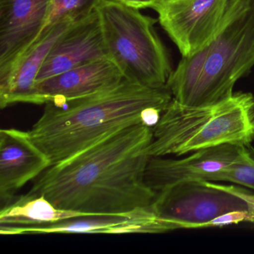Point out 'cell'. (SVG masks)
Masks as SVG:
<instances>
[{
	"instance_id": "cell-9",
	"label": "cell",
	"mask_w": 254,
	"mask_h": 254,
	"mask_svg": "<svg viewBox=\"0 0 254 254\" xmlns=\"http://www.w3.org/2000/svg\"><path fill=\"white\" fill-rule=\"evenodd\" d=\"M51 0H0V78L41 36Z\"/></svg>"
},
{
	"instance_id": "cell-11",
	"label": "cell",
	"mask_w": 254,
	"mask_h": 254,
	"mask_svg": "<svg viewBox=\"0 0 254 254\" xmlns=\"http://www.w3.org/2000/svg\"><path fill=\"white\" fill-rule=\"evenodd\" d=\"M52 166L47 154L32 141L29 131L0 130V200L11 203L14 194Z\"/></svg>"
},
{
	"instance_id": "cell-13",
	"label": "cell",
	"mask_w": 254,
	"mask_h": 254,
	"mask_svg": "<svg viewBox=\"0 0 254 254\" xmlns=\"http://www.w3.org/2000/svg\"><path fill=\"white\" fill-rule=\"evenodd\" d=\"M124 79L114 62L104 59L37 83L36 93L39 105L59 103L99 93Z\"/></svg>"
},
{
	"instance_id": "cell-14",
	"label": "cell",
	"mask_w": 254,
	"mask_h": 254,
	"mask_svg": "<svg viewBox=\"0 0 254 254\" xmlns=\"http://www.w3.org/2000/svg\"><path fill=\"white\" fill-rule=\"evenodd\" d=\"M75 22H62L52 28L20 57L5 76L0 78L2 109L15 103L39 105L36 93L38 74L53 45Z\"/></svg>"
},
{
	"instance_id": "cell-3",
	"label": "cell",
	"mask_w": 254,
	"mask_h": 254,
	"mask_svg": "<svg viewBox=\"0 0 254 254\" xmlns=\"http://www.w3.org/2000/svg\"><path fill=\"white\" fill-rule=\"evenodd\" d=\"M254 66V0H232L212 39L182 57L167 82L173 99L187 106L213 105Z\"/></svg>"
},
{
	"instance_id": "cell-8",
	"label": "cell",
	"mask_w": 254,
	"mask_h": 254,
	"mask_svg": "<svg viewBox=\"0 0 254 254\" xmlns=\"http://www.w3.org/2000/svg\"><path fill=\"white\" fill-rule=\"evenodd\" d=\"M252 160L247 145L234 144L197 150L181 159L151 157L145 170V182L157 192L180 183L213 181L223 171Z\"/></svg>"
},
{
	"instance_id": "cell-19",
	"label": "cell",
	"mask_w": 254,
	"mask_h": 254,
	"mask_svg": "<svg viewBox=\"0 0 254 254\" xmlns=\"http://www.w3.org/2000/svg\"><path fill=\"white\" fill-rule=\"evenodd\" d=\"M164 111L155 107L145 108L141 113V123L153 128L160 121Z\"/></svg>"
},
{
	"instance_id": "cell-20",
	"label": "cell",
	"mask_w": 254,
	"mask_h": 254,
	"mask_svg": "<svg viewBox=\"0 0 254 254\" xmlns=\"http://www.w3.org/2000/svg\"><path fill=\"white\" fill-rule=\"evenodd\" d=\"M120 3L124 4L127 6L136 8V9H145V8H153L154 6L162 2L163 0H116Z\"/></svg>"
},
{
	"instance_id": "cell-10",
	"label": "cell",
	"mask_w": 254,
	"mask_h": 254,
	"mask_svg": "<svg viewBox=\"0 0 254 254\" xmlns=\"http://www.w3.org/2000/svg\"><path fill=\"white\" fill-rule=\"evenodd\" d=\"M177 230L172 221L159 217L151 206L126 213L92 215L39 227L0 226L3 236L40 233H162Z\"/></svg>"
},
{
	"instance_id": "cell-2",
	"label": "cell",
	"mask_w": 254,
	"mask_h": 254,
	"mask_svg": "<svg viewBox=\"0 0 254 254\" xmlns=\"http://www.w3.org/2000/svg\"><path fill=\"white\" fill-rule=\"evenodd\" d=\"M172 99L167 87L150 88L125 78L90 96L48 102L29 133L53 166L119 130L140 124L145 108L166 111Z\"/></svg>"
},
{
	"instance_id": "cell-16",
	"label": "cell",
	"mask_w": 254,
	"mask_h": 254,
	"mask_svg": "<svg viewBox=\"0 0 254 254\" xmlns=\"http://www.w3.org/2000/svg\"><path fill=\"white\" fill-rule=\"evenodd\" d=\"M104 1L105 0H51L47 22L40 38L62 22L78 21L88 17L97 11Z\"/></svg>"
},
{
	"instance_id": "cell-1",
	"label": "cell",
	"mask_w": 254,
	"mask_h": 254,
	"mask_svg": "<svg viewBox=\"0 0 254 254\" xmlns=\"http://www.w3.org/2000/svg\"><path fill=\"white\" fill-rule=\"evenodd\" d=\"M152 138V128L141 123L119 130L50 166L28 194L45 196L62 209L93 215L149 207L156 197L145 179Z\"/></svg>"
},
{
	"instance_id": "cell-5",
	"label": "cell",
	"mask_w": 254,
	"mask_h": 254,
	"mask_svg": "<svg viewBox=\"0 0 254 254\" xmlns=\"http://www.w3.org/2000/svg\"><path fill=\"white\" fill-rule=\"evenodd\" d=\"M108 57L126 79L154 89L166 88L173 69L156 32L158 20L116 0L97 9Z\"/></svg>"
},
{
	"instance_id": "cell-4",
	"label": "cell",
	"mask_w": 254,
	"mask_h": 254,
	"mask_svg": "<svg viewBox=\"0 0 254 254\" xmlns=\"http://www.w3.org/2000/svg\"><path fill=\"white\" fill-rule=\"evenodd\" d=\"M150 157L182 156L224 144L248 145L254 140V97L233 93L206 106H187L172 99L152 128Z\"/></svg>"
},
{
	"instance_id": "cell-15",
	"label": "cell",
	"mask_w": 254,
	"mask_h": 254,
	"mask_svg": "<svg viewBox=\"0 0 254 254\" xmlns=\"http://www.w3.org/2000/svg\"><path fill=\"white\" fill-rule=\"evenodd\" d=\"M91 214L62 209L44 195L26 194L2 206L0 225L39 227L65 220L92 216Z\"/></svg>"
},
{
	"instance_id": "cell-17",
	"label": "cell",
	"mask_w": 254,
	"mask_h": 254,
	"mask_svg": "<svg viewBox=\"0 0 254 254\" xmlns=\"http://www.w3.org/2000/svg\"><path fill=\"white\" fill-rule=\"evenodd\" d=\"M247 148L252 157V161L234 165L217 175L212 182L232 183L254 190V148L251 144L247 145Z\"/></svg>"
},
{
	"instance_id": "cell-7",
	"label": "cell",
	"mask_w": 254,
	"mask_h": 254,
	"mask_svg": "<svg viewBox=\"0 0 254 254\" xmlns=\"http://www.w3.org/2000/svg\"><path fill=\"white\" fill-rule=\"evenodd\" d=\"M231 1L163 0L153 10L182 57H189L212 39Z\"/></svg>"
},
{
	"instance_id": "cell-12",
	"label": "cell",
	"mask_w": 254,
	"mask_h": 254,
	"mask_svg": "<svg viewBox=\"0 0 254 254\" xmlns=\"http://www.w3.org/2000/svg\"><path fill=\"white\" fill-rule=\"evenodd\" d=\"M104 59H108V53L96 11L75 22L57 40L38 74L37 83Z\"/></svg>"
},
{
	"instance_id": "cell-6",
	"label": "cell",
	"mask_w": 254,
	"mask_h": 254,
	"mask_svg": "<svg viewBox=\"0 0 254 254\" xmlns=\"http://www.w3.org/2000/svg\"><path fill=\"white\" fill-rule=\"evenodd\" d=\"M151 207L159 217L172 221L177 230L204 228L209 221L233 211L248 213L243 199L212 181H191L166 187L156 192Z\"/></svg>"
},
{
	"instance_id": "cell-18",
	"label": "cell",
	"mask_w": 254,
	"mask_h": 254,
	"mask_svg": "<svg viewBox=\"0 0 254 254\" xmlns=\"http://www.w3.org/2000/svg\"><path fill=\"white\" fill-rule=\"evenodd\" d=\"M217 184V183H216ZM218 187L233 193L243 199L248 206V222L254 224V193L248 189L236 185H226V184H217Z\"/></svg>"
}]
</instances>
